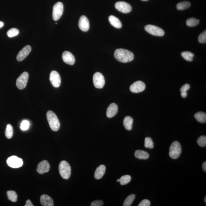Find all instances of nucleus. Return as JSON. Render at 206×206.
I'll return each instance as SVG.
<instances>
[{
	"mask_svg": "<svg viewBox=\"0 0 206 206\" xmlns=\"http://www.w3.org/2000/svg\"><path fill=\"white\" fill-rule=\"evenodd\" d=\"M115 7L118 11L123 13H128L132 11V7L131 5L123 1L117 2L115 4Z\"/></svg>",
	"mask_w": 206,
	"mask_h": 206,
	"instance_id": "10",
	"label": "nucleus"
},
{
	"mask_svg": "<svg viewBox=\"0 0 206 206\" xmlns=\"http://www.w3.org/2000/svg\"><path fill=\"white\" fill-rule=\"evenodd\" d=\"M29 122L27 120H23L21 123L20 128L22 130L26 131L29 129Z\"/></svg>",
	"mask_w": 206,
	"mask_h": 206,
	"instance_id": "35",
	"label": "nucleus"
},
{
	"mask_svg": "<svg viewBox=\"0 0 206 206\" xmlns=\"http://www.w3.org/2000/svg\"><path fill=\"white\" fill-rule=\"evenodd\" d=\"M106 168L105 166L101 165L97 168L95 173V177L96 179H100L104 176Z\"/></svg>",
	"mask_w": 206,
	"mask_h": 206,
	"instance_id": "19",
	"label": "nucleus"
},
{
	"mask_svg": "<svg viewBox=\"0 0 206 206\" xmlns=\"http://www.w3.org/2000/svg\"><path fill=\"white\" fill-rule=\"evenodd\" d=\"M41 204L44 206H53V200L51 197L47 195H42L40 197Z\"/></svg>",
	"mask_w": 206,
	"mask_h": 206,
	"instance_id": "18",
	"label": "nucleus"
},
{
	"mask_svg": "<svg viewBox=\"0 0 206 206\" xmlns=\"http://www.w3.org/2000/svg\"><path fill=\"white\" fill-rule=\"evenodd\" d=\"M198 41L201 43H205L206 42V31H205L201 33L198 37Z\"/></svg>",
	"mask_w": 206,
	"mask_h": 206,
	"instance_id": "34",
	"label": "nucleus"
},
{
	"mask_svg": "<svg viewBox=\"0 0 206 206\" xmlns=\"http://www.w3.org/2000/svg\"><path fill=\"white\" fill-rule=\"evenodd\" d=\"M104 205V202L102 200H97L94 201L91 203V206H102Z\"/></svg>",
	"mask_w": 206,
	"mask_h": 206,
	"instance_id": "36",
	"label": "nucleus"
},
{
	"mask_svg": "<svg viewBox=\"0 0 206 206\" xmlns=\"http://www.w3.org/2000/svg\"><path fill=\"white\" fill-rule=\"evenodd\" d=\"M145 85L143 82L137 81L133 83L130 87V90L131 92L138 93L144 91L145 89Z\"/></svg>",
	"mask_w": 206,
	"mask_h": 206,
	"instance_id": "12",
	"label": "nucleus"
},
{
	"mask_svg": "<svg viewBox=\"0 0 206 206\" xmlns=\"http://www.w3.org/2000/svg\"><path fill=\"white\" fill-rule=\"evenodd\" d=\"M62 59L67 64L72 65L75 63V59L74 56L70 52L65 51L63 53Z\"/></svg>",
	"mask_w": 206,
	"mask_h": 206,
	"instance_id": "16",
	"label": "nucleus"
},
{
	"mask_svg": "<svg viewBox=\"0 0 206 206\" xmlns=\"http://www.w3.org/2000/svg\"><path fill=\"white\" fill-rule=\"evenodd\" d=\"M190 88V86L189 84H186L182 86L180 89V91L181 92H187L188 90Z\"/></svg>",
	"mask_w": 206,
	"mask_h": 206,
	"instance_id": "38",
	"label": "nucleus"
},
{
	"mask_svg": "<svg viewBox=\"0 0 206 206\" xmlns=\"http://www.w3.org/2000/svg\"><path fill=\"white\" fill-rule=\"evenodd\" d=\"M8 198L10 201L12 202H17V195L16 192L13 190L8 191L7 192Z\"/></svg>",
	"mask_w": 206,
	"mask_h": 206,
	"instance_id": "26",
	"label": "nucleus"
},
{
	"mask_svg": "<svg viewBox=\"0 0 206 206\" xmlns=\"http://www.w3.org/2000/svg\"><path fill=\"white\" fill-rule=\"evenodd\" d=\"M133 122V118L129 116H127L124 119L123 124L126 130L130 131L132 129Z\"/></svg>",
	"mask_w": 206,
	"mask_h": 206,
	"instance_id": "21",
	"label": "nucleus"
},
{
	"mask_svg": "<svg viewBox=\"0 0 206 206\" xmlns=\"http://www.w3.org/2000/svg\"><path fill=\"white\" fill-rule=\"evenodd\" d=\"M59 172L60 176L63 179H68L70 178L71 174V168L69 163L62 161L60 162L59 165Z\"/></svg>",
	"mask_w": 206,
	"mask_h": 206,
	"instance_id": "3",
	"label": "nucleus"
},
{
	"mask_svg": "<svg viewBox=\"0 0 206 206\" xmlns=\"http://www.w3.org/2000/svg\"><path fill=\"white\" fill-rule=\"evenodd\" d=\"M195 118L198 122L200 123H205L206 122V114L202 111L197 113L194 115Z\"/></svg>",
	"mask_w": 206,
	"mask_h": 206,
	"instance_id": "23",
	"label": "nucleus"
},
{
	"mask_svg": "<svg viewBox=\"0 0 206 206\" xmlns=\"http://www.w3.org/2000/svg\"><path fill=\"white\" fill-rule=\"evenodd\" d=\"M135 198V195L134 194H131L129 195L126 198L125 200L124 201L123 206H130L134 202V199Z\"/></svg>",
	"mask_w": 206,
	"mask_h": 206,
	"instance_id": "28",
	"label": "nucleus"
},
{
	"mask_svg": "<svg viewBox=\"0 0 206 206\" xmlns=\"http://www.w3.org/2000/svg\"><path fill=\"white\" fill-rule=\"evenodd\" d=\"M191 4L189 1H183L178 4L176 7L177 9L182 11L189 8Z\"/></svg>",
	"mask_w": 206,
	"mask_h": 206,
	"instance_id": "24",
	"label": "nucleus"
},
{
	"mask_svg": "<svg viewBox=\"0 0 206 206\" xmlns=\"http://www.w3.org/2000/svg\"><path fill=\"white\" fill-rule=\"evenodd\" d=\"M150 201L147 199H144L138 205V206H150Z\"/></svg>",
	"mask_w": 206,
	"mask_h": 206,
	"instance_id": "37",
	"label": "nucleus"
},
{
	"mask_svg": "<svg viewBox=\"0 0 206 206\" xmlns=\"http://www.w3.org/2000/svg\"><path fill=\"white\" fill-rule=\"evenodd\" d=\"M118 111L117 105L115 103H112L107 108L106 113L107 116L109 118H112L116 115Z\"/></svg>",
	"mask_w": 206,
	"mask_h": 206,
	"instance_id": "17",
	"label": "nucleus"
},
{
	"mask_svg": "<svg viewBox=\"0 0 206 206\" xmlns=\"http://www.w3.org/2000/svg\"><path fill=\"white\" fill-rule=\"evenodd\" d=\"M13 134V129L11 124H8L6 126L5 135L8 139H11Z\"/></svg>",
	"mask_w": 206,
	"mask_h": 206,
	"instance_id": "27",
	"label": "nucleus"
},
{
	"mask_svg": "<svg viewBox=\"0 0 206 206\" xmlns=\"http://www.w3.org/2000/svg\"><path fill=\"white\" fill-rule=\"evenodd\" d=\"M4 25V23L0 21V28L3 27Z\"/></svg>",
	"mask_w": 206,
	"mask_h": 206,
	"instance_id": "42",
	"label": "nucleus"
},
{
	"mask_svg": "<svg viewBox=\"0 0 206 206\" xmlns=\"http://www.w3.org/2000/svg\"><path fill=\"white\" fill-rule=\"evenodd\" d=\"M114 56L118 61L122 63L130 62L134 59V55L131 52L123 49L115 50Z\"/></svg>",
	"mask_w": 206,
	"mask_h": 206,
	"instance_id": "1",
	"label": "nucleus"
},
{
	"mask_svg": "<svg viewBox=\"0 0 206 206\" xmlns=\"http://www.w3.org/2000/svg\"><path fill=\"white\" fill-rule=\"evenodd\" d=\"M47 119L52 130L57 131L60 128L59 121L54 112L49 110L47 113Z\"/></svg>",
	"mask_w": 206,
	"mask_h": 206,
	"instance_id": "2",
	"label": "nucleus"
},
{
	"mask_svg": "<svg viewBox=\"0 0 206 206\" xmlns=\"http://www.w3.org/2000/svg\"><path fill=\"white\" fill-rule=\"evenodd\" d=\"M33 204L31 203V201L30 200H28L26 201L25 205V206H33Z\"/></svg>",
	"mask_w": 206,
	"mask_h": 206,
	"instance_id": "39",
	"label": "nucleus"
},
{
	"mask_svg": "<svg viewBox=\"0 0 206 206\" xmlns=\"http://www.w3.org/2000/svg\"><path fill=\"white\" fill-rule=\"evenodd\" d=\"M93 80L94 86L97 88L102 89L104 87L105 84V79L100 73L97 72L94 74Z\"/></svg>",
	"mask_w": 206,
	"mask_h": 206,
	"instance_id": "9",
	"label": "nucleus"
},
{
	"mask_svg": "<svg viewBox=\"0 0 206 206\" xmlns=\"http://www.w3.org/2000/svg\"><path fill=\"white\" fill-rule=\"evenodd\" d=\"M134 155L135 157L139 159H146L149 157V154L143 150L135 151Z\"/></svg>",
	"mask_w": 206,
	"mask_h": 206,
	"instance_id": "22",
	"label": "nucleus"
},
{
	"mask_svg": "<svg viewBox=\"0 0 206 206\" xmlns=\"http://www.w3.org/2000/svg\"><path fill=\"white\" fill-rule=\"evenodd\" d=\"M50 168V165L48 162L46 160H43L39 163L36 170L39 174H42L48 172Z\"/></svg>",
	"mask_w": 206,
	"mask_h": 206,
	"instance_id": "13",
	"label": "nucleus"
},
{
	"mask_svg": "<svg viewBox=\"0 0 206 206\" xmlns=\"http://www.w3.org/2000/svg\"><path fill=\"white\" fill-rule=\"evenodd\" d=\"M199 20L194 18L188 19L186 21L187 25L190 27H193L198 25L199 24Z\"/></svg>",
	"mask_w": 206,
	"mask_h": 206,
	"instance_id": "29",
	"label": "nucleus"
},
{
	"mask_svg": "<svg viewBox=\"0 0 206 206\" xmlns=\"http://www.w3.org/2000/svg\"><path fill=\"white\" fill-rule=\"evenodd\" d=\"M7 163L10 167L17 168L21 167L23 164L22 159L16 156H12L7 159Z\"/></svg>",
	"mask_w": 206,
	"mask_h": 206,
	"instance_id": "6",
	"label": "nucleus"
},
{
	"mask_svg": "<svg viewBox=\"0 0 206 206\" xmlns=\"http://www.w3.org/2000/svg\"><path fill=\"white\" fill-rule=\"evenodd\" d=\"M197 143L199 146L202 147H205L206 145V137L204 135L198 138Z\"/></svg>",
	"mask_w": 206,
	"mask_h": 206,
	"instance_id": "33",
	"label": "nucleus"
},
{
	"mask_svg": "<svg viewBox=\"0 0 206 206\" xmlns=\"http://www.w3.org/2000/svg\"><path fill=\"white\" fill-rule=\"evenodd\" d=\"M145 31L154 36H162L164 35V30L158 26L153 25H147L145 27Z\"/></svg>",
	"mask_w": 206,
	"mask_h": 206,
	"instance_id": "7",
	"label": "nucleus"
},
{
	"mask_svg": "<svg viewBox=\"0 0 206 206\" xmlns=\"http://www.w3.org/2000/svg\"><path fill=\"white\" fill-rule=\"evenodd\" d=\"M31 47L29 45H27L21 50L17 56V59L19 61H22L27 57L31 52Z\"/></svg>",
	"mask_w": 206,
	"mask_h": 206,
	"instance_id": "14",
	"label": "nucleus"
},
{
	"mask_svg": "<svg viewBox=\"0 0 206 206\" xmlns=\"http://www.w3.org/2000/svg\"><path fill=\"white\" fill-rule=\"evenodd\" d=\"M117 182H119L120 181V179H118L117 180Z\"/></svg>",
	"mask_w": 206,
	"mask_h": 206,
	"instance_id": "44",
	"label": "nucleus"
},
{
	"mask_svg": "<svg viewBox=\"0 0 206 206\" xmlns=\"http://www.w3.org/2000/svg\"><path fill=\"white\" fill-rule=\"evenodd\" d=\"M144 146L145 147L149 148V149H152L154 148V143L151 138L149 137L145 138Z\"/></svg>",
	"mask_w": 206,
	"mask_h": 206,
	"instance_id": "31",
	"label": "nucleus"
},
{
	"mask_svg": "<svg viewBox=\"0 0 206 206\" xmlns=\"http://www.w3.org/2000/svg\"><path fill=\"white\" fill-rule=\"evenodd\" d=\"M78 26L82 31L86 32L90 28V22L86 16H83L80 18L79 21Z\"/></svg>",
	"mask_w": 206,
	"mask_h": 206,
	"instance_id": "15",
	"label": "nucleus"
},
{
	"mask_svg": "<svg viewBox=\"0 0 206 206\" xmlns=\"http://www.w3.org/2000/svg\"><path fill=\"white\" fill-rule=\"evenodd\" d=\"M182 152L181 147L178 141H174L172 143L169 148V155L172 159H178Z\"/></svg>",
	"mask_w": 206,
	"mask_h": 206,
	"instance_id": "4",
	"label": "nucleus"
},
{
	"mask_svg": "<svg viewBox=\"0 0 206 206\" xmlns=\"http://www.w3.org/2000/svg\"><path fill=\"white\" fill-rule=\"evenodd\" d=\"M131 178L130 176L126 175L121 177L120 179V182L121 185H125L128 184L131 180Z\"/></svg>",
	"mask_w": 206,
	"mask_h": 206,
	"instance_id": "30",
	"label": "nucleus"
},
{
	"mask_svg": "<svg viewBox=\"0 0 206 206\" xmlns=\"http://www.w3.org/2000/svg\"><path fill=\"white\" fill-rule=\"evenodd\" d=\"M50 81L54 87L57 88L61 84V78L59 74L56 71H52L50 75Z\"/></svg>",
	"mask_w": 206,
	"mask_h": 206,
	"instance_id": "11",
	"label": "nucleus"
},
{
	"mask_svg": "<svg viewBox=\"0 0 206 206\" xmlns=\"http://www.w3.org/2000/svg\"><path fill=\"white\" fill-rule=\"evenodd\" d=\"M202 169L204 171H206V162H203V164H202Z\"/></svg>",
	"mask_w": 206,
	"mask_h": 206,
	"instance_id": "40",
	"label": "nucleus"
},
{
	"mask_svg": "<svg viewBox=\"0 0 206 206\" xmlns=\"http://www.w3.org/2000/svg\"><path fill=\"white\" fill-rule=\"evenodd\" d=\"M63 11V5L61 2L56 4L53 7L52 18L54 20L57 21L62 15Z\"/></svg>",
	"mask_w": 206,
	"mask_h": 206,
	"instance_id": "5",
	"label": "nucleus"
},
{
	"mask_svg": "<svg viewBox=\"0 0 206 206\" xmlns=\"http://www.w3.org/2000/svg\"><path fill=\"white\" fill-rule=\"evenodd\" d=\"M142 1H148V0H142Z\"/></svg>",
	"mask_w": 206,
	"mask_h": 206,
	"instance_id": "45",
	"label": "nucleus"
},
{
	"mask_svg": "<svg viewBox=\"0 0 206 206\" xmlns=\"http://www.w3.org/2000/svg\"><path fill=\"white\" fill-rule=\"evenodd\" d=\"M109 21L111 25L117 28H120L122 27V23L119 19L115 16H110L109 18Z\"/></svg>",
	"mask_w": 206,
	"mask_h": 206,
	"instance_id": "20",
	"label": "nucleus"
},
{
	"mask_svg": "<svg viewBox=\"0 0 206 206\" xmlns=\"http://www.w3.org/2000/svg\"><path fill=\"white\" fill-rule=\"evenodd\" d=\"M28 78V73L27 72H24L18 78L16 81V86L19 90H23L26 87Z\"/></svg>",
	"mask_w": 206,
	"mask_h": 206,
	"instance_id": "8",
	"label": "nucleus"
},
{
	"mask_svg": "<svg viewBox=\"0 0 206 206\" xmlns=\"http://www.w3.org/2000/svg\"><path fill=\"white\" fill-rule=\"evenodd\" d=\"M182 57L187 61H193V58L194 57V54L189 51H185L181 53Z\"/></svg>",
	"mask_w": 206,
	"mask_h": 206,
	"instance_id": "25",
	"label": "nucleus"
},
{
	"mask_svg": "<svg viewBox=\"0 0 206 206\" xmlns=\"http://www.w3.org/2000/svg\"><path fill=\"white\" fill-rule=\"evenodd\" d=\"M18 30L17 28L10 29L7 32V36L9 37H12L17 36L19 34Z\"/></svg>",
	"mask_w": 206,
	"mask_h": 206,
	"instance_id": "32",
	"label": "nucleus"
},
{
	"mask_svg": "<svg viewBox=\"0 0 206 206\" xmlns=\"http://www.w3.org/2000/svg\"><path fill=\"white\" fill-rule=\"evenodd\" d=\"M204 202H205V203H206V197H205V198H204Z\"/></svg>",
	"mask_w": 206,
	"mask_h": 206,
	"instance_id": "43",
	"label": "nucleus"
},
{
	"mask_svg": "<svg viewBox=\"0 0 206 206\" xmlns=\"http://www.w3.org/2000/svg\"><path fill=\"white\" fill-rule=\"evenodd\" d=\"M181 96L183 98L186 97L187 96V92H181Z\"/></svg>",
	"mask_w": 206,
	"mask_h": 206,
	"instance_id": "41",
	"label": "nucleus"
}]
</instances>
